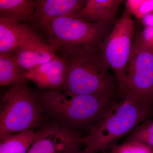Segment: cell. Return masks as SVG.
<instances>
[{"label":"cell","mask_w":153,"mask_h":153,"mask_svg":"<svg viewBox=\"0 0 153 153\" xmlns=\"http://www.w3.org/2000/svg\"><path fill=\"white\" fill-rule=\"evenodd\" d=\"M66 61L67 75L57 90L74 94H89L116 98L120 94L115 77L103 59L100 47L57 49Z\"/></svg>","instance_id":"obj_1"},{"label":"cell","mask_w":153,"mask_h":153,"mask_svg":"<svg viewBox=\"0 0 153 153\" xmlns=\"http://www.w3.org/2000/svg\"><path fill=\"white\" fill-rule=\"evenodd\" d=\"M153 114V109L131 97H123L91 126L89 134L84 138L82 153L107 152L120 139Z\"/></svg>","instance_id":"obj_2"},{"label":"cell","mask_w":153,"mask_h":153,"mask_svg":"<svg viewBox=\"0 0 153 153\" xmlns=\"http://www.w3.org/2000/svg\"><path fill=\"white\" fill-rule=\"evenodd\" d=\"M33 93L45 114L67 127L90 128L118 100L104 96L71 94L57 90L35 91Z\"/></svg>","instance_id":"obj_3"},{"label":"cell","mask_w":153,"mask_h":153,"mask_svg":"<svg viewBox=\"0 0 153 153\" xmlns=\"http://www.w3.org/2000/svg\"><path fill=\"white\" fill-rule=\"evenodd\" d=\"M44 110L27 82L12 85L0 103V137L38 129L46 120Z\"/></svg>","instance_id":"obj_4"},{"label":"cell","mask_w":153,"mask_h":153,"mask_svg":"<svg viewBox=\"0 0 153 153\" xmlns=\"http://www.w3.org/2000/svg\"><path fill=\"white\" fill-rule=\"evenodd\" d=\"M113 26L64 17L49 21L44 27L48 32L50 44L62 49L100 47Z\"/></svg>","instance_id":"obj_5"},{"label":"cell","mask_w":153,"mask_h":153,"mask_svg":"<svg viewBox=\"0 0 153 153\" xmlns=\"http://www.w3.org/2000/svg\"><path fill=\"white\" fill-rule=\"evenodd\" d=\"M134 33V25L131 14L125 9L100 47L103 59L114 72L119 92L122 96L125 93L126 72Z\"/></svg>","instance_id":"obj_6"},{"label":"cell","mask_w":153,"mask_h":153,"mask_svg":"<svg viewBox=\"0 0 153 153\" xmlns=\"http://www.w3.org/2000/svg\"><path fill=\"white\" fill-rule=\"evenodd\" d=\"M126 75L124 97H131L153 109V49L140 36L133 40Z\"/></svg>","instance_id":"obj_7"},{"label":"cell","mask_w":153,"mask_h":153,"mask_svg":"<svg viewBox=\"0 0 153 153\" xmlns=\"http://www.w3.org/2000/svg\"><path fill=\"white\" fill-rule=\"evenodd\" d=\"M84 137L62 124L44 125L27 153H62L83 144Z\"/></svg>","instance_id":"obj_8"},{"label":"cell","mask_w":153,"mask_h":153,"mask_svg":"<svg viewBox=\"0 0 153 153\" xmlns=\"http://www.w3.org/2000/svg\"><path fill=\"white\" fill-rule=\"evenodd\" d=\"M67 68L63 57L57 55L55 59L27 71L26 77L40 90H57L66 80Z\"/></svg>","instance_id":"obj_9"},{"label":"cell","mask_w":153,"mask_h":153,"mask_svg":"<svg viewBox=\"0 0 153 153\" xmlns=\"http://www.w3.org/2000/svg\"><path fill=\"white\" fill-rule=\"evenodd\" d=\"M58 48L45 43L39 36L33 38L15 51L19 66L27 71L57 57Z\"/></svg>","instance_id":"obj_10"},{"label":"cell","mask_w":153,"mask_h":153,"mask_svg":"<svg viewBox=\"0 0 153 153\" xmlns=\"http://www.w3.org/2000/svg\"><path fill=\"white\" fill-rule=\"evenodd\" d=\"M83 0H37L35 18L43 27L53 19L64 17L74 18L85 6Z\"/></svg>","instance_id":"obj_11"},{"label":"cell","mask_w":153,"mask_h":153,"mask_svg":"<svg viewBox=\"0 0 153 153\" xmlns=\"http://www.w3.org/2000/svg\"><path fill=\"white\" fill-rule=\"evenodd\" d=\"M123 0H87L85 6L74 18L90 23L113 26L117 13Z\"/></svg>","instance_id":"obj_12"},{"label":"cell","mask_w":153,"mask_h":153,"mask_svg":"<svg viewBox=\"0 0 153 153\" xmlns=\"http://www.w3.org/2000/svg\"><path fill=\"white\" fill-rule=\"evenodd\" d=\"M38 36L28 25L0 18V54L15 52Z\"/></svg>","instance_id":"obj_13"},{"label":"cell","mask_w":153,"mask_h":153,"mask_svg":"<svg viewBox=\"0 0 153 153\" xmlns=\"http://www.w3.org/2000/svg\"><path fill=\"white\" fill-rule=\"evenodd\" d=\"M33 0H0V18L13 22L35 21Z\"/></svg>","instance_id":"obj_14"},{"label":"cell","mask_w":153,"mask_h":153,"mask_svg":"<svg viewBox=\"0 0 153 153\" xmlns=\"http://www.w3.org/2000/svg\"><path fill=\"white\" fill-rule=\"evenodd\" d=\"M27 71L21 68L15 52L0 54V85H16L27 82Z\"/></svg>","instance_id":"obj_15"},{"label":"cell","mask_w":153,"mask_h":153,"mask_svg":"<svg viewBox=\"0 0 153 153\" xmlns=\"http://www.w3.org/2000/svg\"><path fill=\"white\" fill-rule=\"evenodd\" d=\"M38 129L1 137L0 153H27L36 139Z\"/></svg>","instance_id":"obj_16"},{"label":"cell","mask_w":153,"mask_h":153,"mask_svg":"<svg viewBox=\"0 0 153 153\" xmlns=\"http://www.w3.org/2000/svg\"><path fill=\"white\" fill-rule=\"evenodd\" d=\"M138 142L153 148V121L149 119L137 126L123 143Z\"/></svg>","instance_id":"obj_17"},{"label":"cell","mask_w":153,"mask_h":153,"mask_svg":"<svg viewBox=\"0 0 153 153\" xmlns=\"http://www.w3.org/2000/svg\"><path fill=\"white\" fill-rule=\"evenodd\" d=\"M125 2L126 10L140 20L153 10V0H127Z\"/></svg>","instance_id":"obj_18"},{"label":"cell","mask_w":153,"mask_h":153,"mask_svg":"<svg viewBox=\"0 0 153 153\" xmlns=\"http://www.w3.org/2000/svg\"><path fill=\"white\" fill-rule=\"evenodd\" d=\"M108 150V153H153V148L152 147L138 142L115 144Z\"/></svg>","instance_id":"obj_19"},{"label":"cell","mask_w":153,"mask_h":153,"mask_svg":"<svg viewBox=\"0 0 153 153\" xmlns=\"http://www.w3.org/2000/svg\"><path fill=\"white\" fill-rule=\"evenodd\" d=\"M142 41L148 46L153 49V27H145L144 30L140 35Z\"/></svg>","instance_id":"obj_20"},{"label":"cell","mask_w":153,"mask_h":153,"mask_svg":"<svg viewBox=\"0 0 153 153\" xmlns=\"http://www.w3.org/2000/svg\"><path fill=\"white\" fill-rule=\"evenodd\" d=\"M140 20L145 27H153V10L143 17Z\"/></svg>","instance_id":"obj_21"},{"label":"cell","mask_w":153,"mask_h":153,"mask_svg":"<svg viewBox=\"0 0 153 153\" xmlns=\"http://www.w3.org/2000/svg\"><path fill=\"white\" fill-rule=\"evenodd\" d=\"M82 149H80L79 146H77L75 147L69 149L62 153H82Z\"/></svg>","instance_id":"obj_22"},{"label":"cell","mask_w":153,"mask_h":153,"mask_svg":"<svg viewBox=\"0 0 153 153\" xmlns=\"http://www.w3.org/2000/svg\"><path fill=\"white\" fill-rule=\"evenodd\" d=\"M100 153H108V151H107V152H103Z\"/></svg>","instance_id":"obj_23"}]
</instances>
